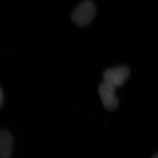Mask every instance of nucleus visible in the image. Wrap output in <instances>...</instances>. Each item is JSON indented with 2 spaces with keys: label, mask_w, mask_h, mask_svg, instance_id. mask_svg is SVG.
Here are the masks:
<instances>
[{
  "label": "nucleus",
  "mask_w": 158,
  "mask_h": 158,
  "mask_svg": "<svg viewBox=\"0 0 158 158\" xmlns=\"http://www.w3.org/2000/svg\"><path fill=\"white\" fill-rule=\"evenodd\" d=\"M96 11V7L93 2H83L78 5L72 12V21L79 26L87 25L94 19Z\"/></svg>",
  "instance_id": "obj_1"
},
{
  "label": "nucleus",
  "mask_w": 158,
  "mask_h": 158,
  "mask_svg": "<svg viewBox=\"0 0 158 158\" xmlns=\"http://www.w3.org/2000/svg\"><path fill=\"white\" fill-rule=\"evenodd\" d=\"M130 76V70L126 66L108 69L103 73L104 81L115 88L121 86Z\"/></svg>",
  "instance_id": "obj_2"
},
{
  "label": "nucleus",
  "mask_w": 158,
  "mask_h": 158,
  "mask_svg": "<svg viewBox=\"0 0 158 158\" xmlns=\"http://www.w3.org/2000/svg\"><path fill=\"white\" fill-rule=\"evenodd\" d=\"M115 89V87L105 81L100 84L99 86L98 93L102 103L106 109L109 111L116 109L119 104Z\"/></svg>",
  "instance_id": "obj_3"
},
{
  "label": "nucleus",
  "mask_w": 158,
  "mask_h": 158,
  "mask_svg": "<svg viewBox=\"0 0 158 158\" xmlns=\"http://www.w3.org/2000/svg\"><path fill=\"white\" fill-rule=\"evenodd\" d=\"M14 139L6 130H1L0 134V158H10L12 154Z\"/></svg>",
  "instance_id": "obj_4"
},
{
  "label": "nucleus",
  "mask_w": 158,
  "mask_h": 158,
  "mask_svg": "<svg viewBox=\"0 0 158 158\" xmlns=\"http://www.w3.org/2000/svg\"><path fill=\"white\" fill-rule=\"evenodd\" d=\"M4 96L3 94V91H2V90H0V105H1V106H2V105H3V102L4 101Z\"/></svg>",
  "instance_id": "obj_5"
},
{
  "label": "nucleus",
  "mask_w": 158,
  "mask_h": 158,
  "mask_svg": "<svg viewBox=\"0 0 158 158\" xmlns=\"http://www.w3.org/2000/svg\"><path fill=\"white\" fill-rule=\"evenodd\" d=\"M152 158H158V154H157L156 155L154 156V157H152Z\"/></svg>",
  "instance_id": "obj_6"
}]
</instances>
